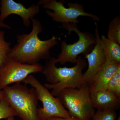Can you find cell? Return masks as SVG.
<instances>
[{"mask_svg": "<svg viewBox=\"0 0 120 120\" xmlns=\"http://www.w3.org/2000/svg\"><path fill=\"white\" fill-rule=\"evenodd\" d=\"M62 28L68 31V34L73 31L78 35V41L73 44H68L65 41H62L60 45L61 52L57 58H55L56 64L64 65L67 62L76 64L80 54L90 52L96 43L94 35L86 32H82L78 28L77 24L67 23L62 24Z\"/></svg>", "mask_w": 120, "mask_h": 120, "instance_id": "cell-5", "label": "cell"}, {"mask_svg": "<svg viewBox=\"0 0 120 120\" xmlns=\"http://www.w3.org/2000/svg\"><path fill=\"white\" fill-rule=\"evenodd\" d=\"M90 98L94 107L98 110H116L120 106V97L106 89L91 92Z\"/></svg>", "mask_w": 120, "mask_h": 120, "instance_id": "cell-11", "label": "cell"}, {"mask_svg": "<svg viewBox=\"0 0 120 120\" xmlns=\"http://www.w3.org/2000/svg\"><path fill=\"white\" fill-rule=\"evenodd\" d=\"M16 116L15 110L7 101L3 99L0 101V120L8 119Z\"/></svg>", "mask_w": 120, "mask_h": 120, "instance_id": "cell-17", "label": "cell"}, {"mask_svg": "<svg viewBox=\"0 0 120 120\" xmlns=\"http://www.w3.org/2000/svg\"><path fill=\"white\" fill-rule=\"evenodd\" d=\"M4 99V94L2 90H0V101Z\"/></svg>", "mask_w": 120, "mask_h": 120, "instance_id": "cell-21", "label": "cell"}, {"mask_svg": "<svg viewBox=\"0 0 120 120\" xmlns=\"http://www.w3.org/2000/svg\"><path fill=\"white\" fill-rule=\"evenodd\" d=\"M57 97L71 117L79 120H90L94 115L95 109L88 84L84 83L79 88L64 89Z\"/></svg>", "mask_w": 120, "mask_h": 120, "instance_id": "cell-4", "label": "cell"}, {"mask_svg": "<svg viewBox=\"0 0 120 120\" xmlns=\"http://www.w3.org/2000/svg\"><path fill=\"white\" fill-rule=\"evenodd\" d=\"M107 38L120 45V17L116 16L110 22Z\"/></svg>", "mask_w": 120, "mask_h": 120, "instance_id": "cell-14", "label": "cell"}, {"mask_svg": "<svg viewBox=\"0 0 120 120\" xmlns=\"http://www.w3.org/2000/svg\"><path fill=\"white\" fill-rule=\"evenodd\" d=\"M2 27H4V28H8L9 29L11 28L10 26L5 23L4 22H2L0 20V29H1V28Z\"/></svg>", "mask_w": 120, "mask_h": 120, "instance_id": "cell-20", "label": "cell"}, {"mask_svg": "<svg viewBox=\"0 0 120 120\" xmlns=\"http://www.w3.org/2000/svg\"><path fill=\"white\" fill-rule=\"evenodd\" d=\"M116 120H120V116H119V117H118V118L116 119Z\"/></svg>", "mask_w": 120, "mask_h": 120, "instance_id": "cell-23", "label": "cell"}, {"mask_svg": "<svg viewBox=\"0 0 120 120\" xmlns=\"http://www.w3.org/2000/svg\"><path fill=\"white\" fill-rule=\"evenodd\" d=\"M22 82L26 84H30L34 88L38 100L42 103L43 107L38 108L37 110L39 120H46L53 117L64 118L71 117L58 97H54L34 75H29Z\"/></svg>", "mask_w": 120, "mask_h": 120, "instance_id": "cell-6", "label": "cell"}, {"mask_svg": "<svg viewBox=\"0 0 120 120\" xmlns=\"http://www.w3.org/2000/svg\"><path fill=\"white\" fill-rule=\"evenodd\" d=\"M4 99L15 110L22 120H39L37 116L38 98L34 88L17 83L2 90Z\"/></svg>", "mask_w": 120, "mask_h": 120, "instance_id": "cell-3", "label": "cell"}, {"mask_svg": "<svg viewBox=\"0 0 120 120\" xmlns=\"http://www.w3.org/2000/svg\"><path fill=\"white\" fill-rule=\"evenodd\" d=\"M43 68V66L39 63L22 64L8 58L0 67V90L11 84L20 83L32 73L42 72Z\"/></svg>", "mask_w": 120, "mask_h": 120, "instance_id": "cell-8", "label": "cell"}, {"mask_svg": "<svg viewBox=\"0 0 120 120\" xmlns=\"http://www.w3.org/2000/svg\"><path fill=\"white\" fill-rule=\"evenodd\" d=\"M55 58L47 60L42 71L48 82L44 86L52 90L51 93L54 97H58L60 91L65 88H79L85 83L82 79L83 70L87 65L85 59L79 56L74 67L57 68Z\"/></svg>", "mask_w": 120, "mask_h": 120, "instance_id": "cell-2", "label": "cell"}, {"mask_svg": "<svg viewBox=\"0 0 120 120\" xmlns=\"http://www.w3.org/2000/svg\"><path fill=\"white\" fill-rule=\"evenodd\" d=\"M106 90L120 97V68L110 80Z\"/></svg>", "mask_w": 120, "mask_h": 120, "instance_id": "cell-16", "label": "cell"}, {"mask_svg": "<svg viewBox=\"0 0 120 120\" xmlns=\"http://www.w3.org/2000/svg\"><path fill=\"white\" fill-rule=\"evenodd\" d=\"M65 2L64 0L58 1L56 0H41L38 4L42 6L43 8L52 10H46V13L52 18L53 21L61 24L70 23L77 24L79 22L78 17L80 16L90 17L94 21H100L97 16L85 11L83 4L69 2L68 4V7L66 8L64 6Z\"/></svg>", "mask_w": 120, "mask_h": 120, "instance_id": "cell-7", "label": "cell"}, {"mask_svg": "<svg viewBox=\"0 0 120 120\" xmlns=\"http://www.w3.org/2000/svg\"><path fill=\"white\" fill-rule=\"evenodd\" d=\"M31 22L32 30L30 33L17 35V43L11 49L8 58L30 64L51 58L50 50L58 43L60 38L53 36L48 40H41L38 35L43 30L41 24L36 19L31 20Z\"/></svg>", "mask_w": 120, "mask_h": 120, "instance_id": "cell-1", "label": "cell"}, {"mask_svg": "<svg viewBox=\"0 0 120 120\" xmlns=\"http://www.w3.org/2000/svg\"><path fill=\"white\" fill-rule=\"evenodd\" d=\"M39 5L32 4L28 8L22 3H17L13 0H1L0 1V20L4 22L5 19L11 15H18L22 19L24 26H30L31 20L39 12Z\"/></svg>", "mask_w": 120, "mask_h": 120, "instance_id": "cell-10", "label": "cell"}, {"mask_svg": "<svg viewBox=\"0 0 120 120\" xmlns=\"http://www.w3.org/2000/svg\"><path fill=\"white\" fill-rule=\"evenodd\" d=\"M46 120H79L77 118L74 117H71L69 118H64L61 117H53L49 118Z\"/></svg>", "mask_w": 120, "mask_h": 120, "instance_id": "cell-19", "label": "cell"}, {"mask_svg": "<svg viewBox=\"0 0 120 120\" xmlns=\"http://www.w3.org/2000/svg\"><path fill=\"white\" fill-rule=\"evenodd\" d=\"M5 32L0 29V67H1L8 58L11 49V43L5 40Z\"/></svg>", "mask_w": 120, "mask_h": 120, "instance_id": "cell-15", "label": "cell"}, {"mask_svg": "<svg viewBox=\"0 0 120 120\" xmlns=\"http://www.w3.org/2000/svg\"><path fill=\"white\" fill-rule=\"evenodd\" d=\"M101 43L106 61L120 64V46L111 41L105 35H101Z\"/></svg>", "mask_w": 120, "mask_h": 120, "instance_id": "cell-13", "label": "cell"}, {"mask_svg": "<svg viewBox=\"0 0 120 120\" xmlns=\"http://www.w3.org/2000/svg\"><path fill=\"white\" fill-rule=\"evenodd\" d=\"M7 120H15L14 117H11L7 119Z\"/></svg>", "mask_w": 120, "mask_h": 120, "instance_id": "cell-22", "label": "cell"}, {"mask_svg": "<svg viewBox=\"0 0 120 120\" xmlns=\"http://www.w3.org/2000/svg\"><path fill=\"white\" fill-rule=\"evenodd\" d=\"M94 36L96 43L92 51L85 55L87 59L88 67L83 73L82 79L84 83L90 85L97 74L102 68L106 62L101 43V38L97 23L95 22Z\"/></svg>", "mask_w": 120, "mask_h": 120, "instance_id": "cell-9", "label": "cell"}, {"mask_svg": "<svg viewBox=\"0 0 120 120\" xmlns=\"http://www.w3.org/2000/svg\"><path fill=\"white\" fill-rule=\"evenodd\" d=\"M117 114L114 110H98L92 117V120H116Z\"/></svg>", "mask_w": 120, "mask_h": 120, "instance_id": "cell-18", "label": "cell"}, {"mask_svg": "<svg viewBox=\"0 0 120 120\" xmlns=\"http://www.w3.org/2000/svg\"><path fill=\"white\" fill-rule=\"evenodd\" d=\"M120 68V64L106 61L102 68L90 84V93L106 89L110 80Z\"/></svg>", "mask_w": 120, "mask_h": 120, "instance_id": "cell-12", "label": "cell"}]
</instances>
